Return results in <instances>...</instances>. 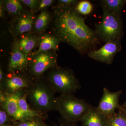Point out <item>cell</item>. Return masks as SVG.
Masks as SVG:
<instances>
[{
  "mask_svg": "<svg viewBox=\"0 0 126 126\" xmlns=\"http://www.w3.org/2000/svg\"><path fill=\"white\" fill-rule=\"evenodd\" d=\"M59 4L63 5L72 6L73 5H74L77 4L78 1L75 0H58Z\"/></svg>",
  "mask_w": 126,
  "mask_h": 126,
  "instance_id": "484cf974",
  "label": "cell"
},
{
  "mask_svg": "<svg viewBox=\"0 0 126 126\" xmlns=\"http://www.w3.org/2000/svg\"><path fill=\"white\" fill-rule=\"evenodd\" d=\"M119 39L106 43L98 49L92 50L89 53L91 58L107 64L112 62L115 55L121 49Z\"/></svg>",
  "mask_w": 126,
  "mask_h": 126,
  "instance_id": "9c48e42d",
  "label": "cell"
},
{
  "mask_svg": "<svg viewBox=\"0 0 126 126\" xmlns=\"http://www.w3.org/2000/svg\"><path fill=\"white\" fill-rule=\"evenodd\" d=\"M52 29L61 41L68 44L80 53L96 44V33L86 24L83 17L72 6L59 4L54 7Z\"/></svg>",
  "mask_w": 126,
  "mask_h": 126,
  "instance_id": "6da1fadb",
  "label": "cell"
},
{
  "mask_svg": "<svg viewBox=\"0 0 126 126\" xmlns=\"http://www.w3.org/2000/svg\"><path fill=\"white\" fill-rule=\"evenodd\" d=\"M54 1H55L53 0H41L40 1L38 8L35 12L39 11H41L42 10L46 9V7L52 5Z\"/></svg>",
  "mask_w": 126,
  "mask_h": 126,
  "instance_id": "d4e9b609",
  "label": "cell"
},
{
  "mask_svg": "<svg viewBox=\"0 0 126 126\" xmlns=\"http://www.w3.org/2000/svg\"><path fill=\"white\" fill-rule=\"evenodd\" d=\"M54 90L46 77L34 79L26 90L27 102L33 110L42 114L56 110Z\"/></svg>",
  "mask_w": 126,
  "mask_h": 126,
  "instance_id": "7a4b0ae2",
  "label": "cell"
},
{
  "mask_svg": "<svg viewBox=\"0 0 126 126\" xmlns=\"http://www.w3.org/2000/svg\"><path fill=\"white\" fill-rule=\"evenodd\" d=\"M103 6L112 13L119 16L126 0H103L102 1Z\"/></svg>",
  "mask_w": 126,
  "mask_h": 126,
  "instance_id": "d6986e66",
  "label": "cell"
},
{
  "mask_svg": "<svg viewBox=\"0 0 126 126\" xmlns=\"http://www.w3.org/2000/svg\"><path fill=\"white\" fill-rule=\"evenodd\" d=\"M34 13L31 10L25 11L14 19L11 26V31L14 36H18L33 30L36 18Z\"/></svg>",
  "mask_w": 126,
  "mask_h": 126,
  "instance_id": "30bf717a",
  "label": "cell"
},
{
  "mask_svg": "<svg viewBox=\"0 0 126 126\" xmlns=\"http://www.w3.org/2000/svg\"><path fill=\"white\" fill-rule=\"evenodd\" d=\"M34 79L29 75L19 72H10L0 82V92L14 94L26 90Z\"/></svg>",
  "mask_w": 126,
  "mask_h": 126,
  "instance_id": "52a82bcc",
  "label": "cell"
},
{
  "mask_svg": "<svg viewBox=\"0 0 126 126\" xmlns=\"http://www.w3.org/2000/svg\"><path fill=\"white\" fill-rule=\"evenodd\" d=\"M20 50L28 55L38 46V37L34 34L24 35L18 40L15 41Z\"/></svg>",
  "mask_w": 126,
  "mask_h": 126,
  "instance_id": "9a60e30c",
  "label": "cell"
},
{
  "mask_svg": "<svg viewBox=\"0 0 126 126\" xmlns=\"http://www.w3.org/2000/svg\"><path fill=\"white\" fill-rule=\"evenodd\" d=\"M76 10L79 14L86 15L90 14L92 10V4L87 1H83L77 5Z\"/></svg>",
  "mask_w": 126,
  "mask_h": 126,
  "instance_id": "7402d4cb",
  "label": "cell"
},
{
  "mask_svg": "<svg viewBox=\"0 0 126 126\" xmlns=\"http://www.w3.org/2000/svg\"><path fill=\"white\" fill-rule=\"evenodd\" d=\"M124 107H126V103H125V105H124ZM124 109H126V108H124Z\"/></svg>",
  "mask_w": 126,
  "mask_h": 126,
  "instance_id": "4dcf8cb0",
  "label": "cell"
},
{
  "mask_svg": "<svg viewBox=\"0 0 126 126\" xmlns=\"http://www.w3.org/2000/svg\"><path fill=\"white\" fill-rule=\"evenodd\" d=\"M23 4L26 5L31 10V11L35 12L38 8L40 1L38 0H21Z\"/></svg>",
  "mask_w": 126,
  "mask_h": 126,
  "instance_id": "cb8c5ba5",
  "label": "cell"
},
{
  "mask_svg": "<svg viewBox=\"0 0 126 126\" xmlns=\"http://www.w3.org/2000/svg\"><path fill=\"white\" fill-rule=\"evenodd\" d=\"M5 11L11 15H17L25 11L23 2L18 0H6L4 1Z\"/></svg>",
  "mask_w": 126,
  "mask_h": 126,
  "instance_id": "ac0fdd59",
  "label": "cell"
},
{
  "mask_svg": "<svg viewBox=\"0 0 126 126\" xmlns=\"http://www.w3.org/2000/svg\"><path fill=\"white\" fill-rule=\"evenodd\" d=\"M61 41L55 35L44 34L38 37V48L33 54L34 55L39 52L50 50H57Z\"/></svg>",
  "mask_w": 126,
  "mask_h": 126,
  "instance_id": "5bb4252c",
  "label": "cell"
},
{
  "mask_svg": "<svg viewBox=\"0 0 126 126\" xmlns=\"http://www.w3.org/2000/svg\"><path fill=\"white\" fill-rule=\"evenodd\" d=\"M63 121L60 122L59 126H77L75 124V123L71 122L65 121L63 119Z\"/></svg>",
  "mask_w": 126,
  "mask_h": 126,
  "instance_id": "4316f807",
  "label": "cell"
},
{
  "mask_svg": "<svg viewBox=\"0 0 126 126\" xmlns=\"http://www.w3.org/2000/svg\"><path fill=\"white\" fill-rule=\"evenodd\" d=\"M5 11L4 1L0 0V16L1 18L4 17Z\"/></svg>",
  "mask_w": 126,
  "mask_h": 126,
  "instance_id": "83f0119b",
  "label": "cell"
},
{
  "mask_svg": "<svg viewBox=\"0 0 126 126\" xmlns=\"http://www.w3.org/2000/svg\"><path fill=\"white\" fill-rule=\"evenodd\" d=\"M102 97L97 109L99 112L107 117L114 114L115 110L119 109L118 101L121 91L111 92L107 88H103Z\"/></svg>",
  "mask_w": 126,
  "mask_h": 126,
  "instance_id": "8fae6325",
  "label": "cell"
},
{
  "mask_svg": "<svg viewBox=\"0 0 126 126\" xmlns=\"http://www.w3.org/2000/svg\"><path fill=\"white\" fill-rule=\"evenodd\" d=\"M56 50L39 52L32 56L29 60L27 73L34 79L43 76L50 69L57 66Z\"/></svg>",
  "mask_w": 126,
  "mask_h": 126,
  "instance_id": "8992f818",
  "label": "cell"
},
{
  "mask_svg": "<svg viewBox=\"0 0 126 126\" xmlns=\"http://www.w3.org/2000/svg\"><path fill=\"white\" fill-rule=\"evenodd\" d=\"M28 55L21 51L14 41L11 55L8 63L9 72H27L29 60Z\"/></svg>",
  "mask_w": 126,
  "mask_h": 126,
  "instance_id": "7c38bea8",
  "label": "cell"
},
{
  "mask_svg": "<svg viewBox=\"0 0 126 126\" xmlns=\"http://www.w3.org/2000/svg\"><path fill=\"white\" fill-rule=\"evenodd\" d=\"M55 93L72 94L81 88L74 72L68 68L56 66L47 72L45 77Z\"/></svg>",
  "mask_w": 126,
  "mask_h": 126,
  "instance_id": "3957f363",
  "label": "cell"
},
{
  "mask_svg": "<svg viewBox=\"0 0 126 126\" xmlns=\"http://www.w3.org/2000/svg\"><path fill=\"white\" fill-rule=\"evenodd\" d=\"M53 16L46 9L42 10L36 17L32 33L41 34L47 29Z\"/></svg>",
  "mask_w": 126,
  "mask_h": 126,
  "instance_id": "2e32d148",
  "label": "cell"
},
{
  "mask_svg": "<svg viewBox=\"0 0 126 126\" xmlns=\"http://www.w3.org/2000/svg\"><path fill=\"white\" fill-rule=\"evenodd\" d=\"M103 15L97 25L96 33L106 43L120 39L122 23L119 15H115L103 6Z\"/></svg>",
  "mask_w": 126,
  "mask_h": 126,
  "instance_id": "5b68a950",
  "label": "cell"
},
{
  "mask_svg": "<svg viewBox=\"0 0 126 126\" xmlns=\"http://www.w3.org/2000/svg\"><path fill=\"white\" fill-rule=\"evenodd\" d=\"M80 121L82 126H108V117L93 106Z\"/></svg>",
  "mask_w": 126,
  "mask_h": 126,
  "instance_id": "4fadbf2b",
  "label": "cell"
},
{
  "mask_svg": "<svg viewBox=\"0 0 126 126\" xmlns=\"http://www.w3.org/2000/svg\"><path fill=\"white\" fill-rule=\"evenodd\" d=\"M19 107L27 119L36 116H42L43 115L34 111L31 108L26 98V90L21 94L18 100Z\"/></svg>",
  "mask_w": 126,
  "mask_h": 126,
  "instance_id": "e0dca14e",
  "label": "cell"
},
{
  "mask_svg": "<svg viewBox=\"0 0 126 126\" xmlns=\"http://www.w3.org/2000/svg\"><path fill=\"white\" fill-rule=\"evenodd\" d=\"M120 108L122 110H123V111L124 112V113H125V114H126V109H124L122 108L121 107H120Z\"/></svg>",
  "mask_w": 126,
  "mask_h": 126,
  "instance_id": "f546056e",
  "label": "cell"
},
{
  "mask_svg": "<svg viewBox=\"0 0 126 126\" xmlns=\"http://www.w3.org/2000/svg\"><path fill=\"white\" fill-rule=\"evenodd\" d=\"M9 126V125H5V126Z\"/></svg>",
  "mask_w": 126,
  "mask_h": 126,
  "instance_id": "1f68e13d",
  "label": "cell"
},
{
  "mask_svg": "<svg viewBox=\"0 0 126 126\" xmlns=\"http://www.w3.org/2000/svg\"><path fill=\"white\" fill-rule=\"evenodd\" d=\"M44 126H47V125H45V124Z\"/></svg>",
  "mask_w": 126,
  "mask_h": 126,
  "instance_id": "d6a6232c",
  "label": "cell"
},
{
  "mask_svg": "<svg viewBox=\"0 0 126 126\" xmlns=\"http://www.w3.org/2000/svg\"><path fill=\"white\" fill-rule=\"evenodd\" d=\"M24 91L14 94L0 92V108L6 111L13 121L18 122L27 119L21 111L18 104L19 97Z\"/></svg>",
  "mask_w": 126,
  "mask_h": 126,
  "instance_id": "ba28073f",
  "label": "cell"
},
{
  "mask_svg": "<svg viewBox=\"0 0 126 126\" xmlns=\"http://www.w3.org/2000/svg\"><path fill=\"white\" fill-rule=\"evenodd\" d=\"M56 110L62 119L76 123L81 121L92 106L72 94H62L56 98Z\"/></svg>",
  "mask_w": 126,
  "mask_h": 126,
  "instance_id": "277c9868",
  "label": "cell"
},
{
  "mask_svg": "<svg viewBox=\"0 0 126 126\" xmlns=\"http://www.w3.org/2000/svg\"><path fill=\"white\" fill-rule=\"evenodd\" d=\"M42 116H36L18 122L16 126H44V123Z\"/></svg>",
  "mask_w": 126,
  "mask_h": 126,
  "instance_id": "44dd1931",
  "label": "cell"
},
{
  "mask_svg": "<svg viewBox=\"0 0 126 126\" xmlns=\"http://www.w3.org/2000/svg\"><path fill=\"white\" fill-rule=\"evenodd\" d=\"M108 117V126H126V115L121 109Z\"/></svg>",
  "mask_w": 126,
  "mask_h": 126,
  "instance_id": "ffe728a7",
  "label": "cell"
},
{
  "mask_svg": "<svg viewBox=\"0 0 126 126\" xmlns=\"http://www.w3.org/2000/svg\"><path fill=\"white\" fill-rule=\"evenodd\" d=\"M13 120L10 115L3 109H0V126H4L11 120Z\"/></svg>",
  "mask_w": 126,
  "mask_h": 126,
  "instance_id": "603a6c76",
  "label": "cell"
},
{
  "mask_svg": "<svg viewBox=\"0 0 126 126\" xmlns=\"http://www.w3.org/2000/svg\"><path fill=\"white\" fill-rule=\"evenodd\" d=\"M4 74V71L2 70V67L1 66L0 68V82H1L3 80L5 77Z\"/></svg>",
  "mask_w": 126,
  "mask_h": 126,
  "instance_id": "f1b7e54d",
  "label": "cell"
}]
</instances>
